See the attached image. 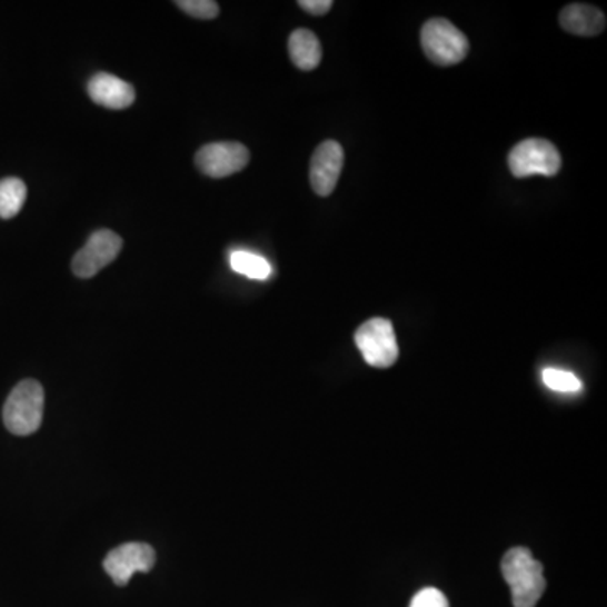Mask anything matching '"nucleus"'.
Listing matches in <instances>:
<instances>
[{"mask_svg": "<svg viewBox=\"0 0 607 607\" xmlns=\"http://www.w3.org/2000/svg\"><path fill=\"white\" fill-rule=\"evenodd\" d=\"M230 266L235 272L248 279L267 280L272 276V267L263 257L251 251L237 250L231 253Z\"/></svg>", "mask_w": 607, "mask_h": 607, "instance_id": "14", "label": "nucleus"}, {"mask_svg": "<svg viewBox=\"0 0 607 607\" xmlns=\"http://www.w3.org/2000/svg\"><path fill=\"white\" fill-rule=\"evenodd\" d=\"M508 166L515 178L528 176H555L563 168V158L557 147L545 139H527L511 149Z\"/></svg>", "mask_w": 607, "mask_h": 607, "instance_id": "4", "label": "nucleus"}, {"mask_svg": "<svg viewBox=\"0 0 607 607\" xmlns=\"http://www.w3.org/2000/svg\"><path fill=\"white\" fill-rule=\"evenodd\" d=\"M122 238L116 231H94L88 238L87 245L73 257L71 270L80 279H91L117 259L120 250H122Z\"/></svg>", "mask_w": 607, "mask_h": 607, "instance_id": "6", "label": "nucleus"}, {"mask_svg": "<svg viewBox=\"0 0 607 607\" xmlns=\"http://www.w3.org/2000/svg\"><path fill=\"white\" fill-rule=\"evenodd\" d=\"M88 94L97 106L112 110L129 109L136 100L132 84L110 73L93 74L88 81Z\"/></svg>", "mask_w": 607, "mask_h": 607, "instance_id": "10", "label": "nucleus"}, {"mask_svg": "<svg viewBox=\"0 0 607 607\" xmlns=\"http://www.w3.org/2000/svg\"><path fill=\"white\" fill-rule=\"evenodd\" d=\"M544 381L550 390L560 391V394H576L583 388L576 375L566 370H555V368H547L544 371Z\"/></svg>", "mask_w": 607, "mask_h": 607, "instance_id": "15", "label": "nucleus"}, {"mask_svg": "<svg viewBox=\"0 0 607 607\" xmlns=\"http://www.w3.org/2000/svg\"><path fill=\"white\" fill-rule=\"evenodd\" d=\"M44 410V390L36 380H24L16 385L4 405L6 427L14 436H29L41 426Z\"/></svg>", "mask_w": 607, "mask_h": 607, "instance_id": "2", "label": "nucleus"}, {"mask_svg": "<svg viewBox=\"0 0 607 607\" xmlns=\"http://www.w3.org/2000/svg\"><path fill=\"white\" fill-rule=\"evenodd\" d=\"M28 188L18 178L0 179V218L11 220L24 207Z\"/></svg>", "mask_w": 607, "mask_h": 607, "instance_id": "13", "label": "nucleus"}, {"mask_svg": "<svg viewBox=\"0 0 607 607\" xmlns=\"http://www.w3.org/2000/svg\"><path fill=\"white\" fill-rule=\"evenodd\" d=\"M202 175L221 179L237 175L250 162V150L240 142H213L201 147L195 158Z\"/></svg>", "mask_w": 607, "mask_h": 607, "instance_id": "7", "label": "nucleus"}, {"mask_svg": "<svg viewBox=\"0 0 607 607\" xmlns=\"http://www.w3.org/2000/svg\"><path fill=\"white\" fill-rule=\"evenodd\" d=\"M289 57L299 70H316L322 60L318 36L309 29H296L289 38Z\"/></svg>", "mask_w": 607, "mask_h": 607, "instance_id": "12", "label": "nucleus"}, {"mask_svg": "<svg viewBox=\"0 0 607 607\" xmlns=\"http://www.w3.org/2000/svg\"><path fill=\"white\" fill-rule=\"evenodd\" d=\"M156 564L155 548L140 541L120 545L106 557V573L112 577L117 586L129 584L136 573H149Z\"/></svg>", "mask_w": 607, "mask_h": 607, "instance_id": "8", "label": "nucleus"}, {"mask_svg": "<svg viewBox=\"0 0 607 607\" xmlns=\"http://www.w3.org/2000/svg\"><path fill=\"white\" fill-rule=\"evenodd\" d=\"M410 607H449V600L439 589L427 587L416 594Z\"/></svg>", "mask_w": 607, "mask_h": 607, "instance_id": "17", "label": "nucleus"}, {"mask_svg": "<svg viewBox=\"0 0 607 607\" xmlns=\"http://www.w3.org/2000/svg\"><path fill=\"white\" fill-rule=\"evenodd\" d=\"M299 8L312 16H325L331 11L332 0H300Z\"/></svg>", "mask_w": 607, "mask_h": 607, "instance_id": "18", "label": "nucleus"}, {"mask_svg": "<svg viewBox=\"0 0 607 607\" xmlns=\"http://www.w3.org/2000/svg\"><path fill=\"white\" fill-rule=\"evenodd\" d=\"M560 26L570 34L593 38L606 29V14L589 4H570L559 16Z\"/></svg>", "mask_w": 607, "mask_h": 607, "instance_id": "11", "label": "nucleus"}, {"mask_svg": "<svg viewBox=\"0 0 607 607\" xmlns=\"http://www.w3.org/2000/svg\"><path fill=\"white\" fill-rule=\"evenodd\" d=\"M501 573L511 587L515 607H535L547 589L544 567L528 548L515 547L502 557Z\"/></svg>", "mask_w": 607, "mask_h": 607, "instance_id": "1", "label": "nucleus"}, {"mask_svg": "<svg viewBox=\"0 0 607 607\" xmlns=\"http://www.w3.org/2000/svg\"><path fill=\"white\" fill-rule=\"evenodd\" d=\"M420 42L426 57L439 67L461 63L469 53V41L465 32L442 18L430 19L422 26Z\"/></svg>", "mask_w": 607, "mask_h": 607, "instance_id": "3", "label": "nucleus"}, {"mask_svg": "<svg viewBox=\"0 0 607 607\" xmlns=\"http://www.w3.org/2000/svg\"><path fill=\"white\" fill-rule=\"evenodd\" d=\"M176 6L191 18L202 19V21H210L220 14V6L213 0H178Z\"/></svg>", "mask_w": 607, "mask_h": 607, "instance_id": "16", "label": "nucleus"}, {"mask_svg": "<svg viewBox=\"0 0 607 607\" xmlns=\"http://www.w3.org/2000/svg\"><path fill=\"white\" fill-rule=\"evenodd\" d=\"M345 165V152L336 140H326L315 150L309 169L312 189L316 195L329 196L338 185Z\"/></svg>", "mask_w": 607, "mask_h": 607, "instance_id": "9", "label": "nucleus"}, {"mask_svg": "<svg viewBox=\"0 0 607 607\" xmlns=\"http://www.w3.org/2000/svg\"><path fill=\"white\" fill-rule=\"evenodd\" d=\"M355 342L365 361L375 368H390L398 360V342L388 319L374 318L358 328Z\"/></svg>", "mask_w": 607, "mask_h": 607, "instance_id": "5", "label": "nucleus"}]
</instances>
